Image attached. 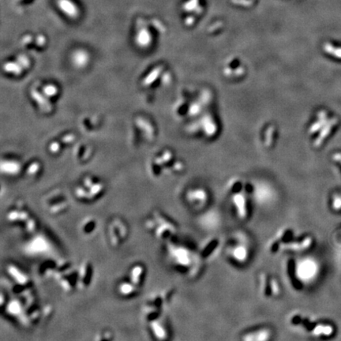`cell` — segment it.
<instances>
[{"instance_id": "19", "label": "cell", "mask_w": 341, "mask_h": 341, "mask_svg": "<svg viewBox=\"0 0 341 341\" xmlns=\"http://www.w3.org/2000/svg\"><path fill=\"white\" fill-rule=\"evenodd\" d=\"M6 308L8 314L14 316V317L21 315L22 309H23L22 302L18 301V300H13L11 302H8Z\"/></svg>"}, {"instance_id": "10", "label": "cell", "mask_w": 341, "mask_h": 341, "mask_svg": "<svg viewBox=\"0 0 341 341\" xmlns=\"http://www.w3.org/2000/svg\"><path fill=\"white\" fill-rule=\"evenodd\" d=\"M6 270H7L8 275L18 286L25 287L30 283V278L28 277V275L17 265L14 264L8 265Z\"/></svg>"}, {"instance_id": "7", "label": "cell", "mask_w": 341, "mask_h": 341, "mask_svg": "<svg viewBox=\"0 0 341 341\" xmlns=\"http://www.w3.org/2000/svg\"><path fill=\"white\" fill-rule=\"evenodd\" d=\"M273 335L270 328L261 326L246 331L242 335L241 341H271Z\"/></svg>"}, {"instance_id": "3", "label": "cell", "mask_w": 341, "mask_h": 341, "mask_svg": "<svg viewBox=\"0 0 341 341\" xmlns=\"http://www.w3.org/2000/svg\"><path fill=\"white\" fill-rule=\"evenodd\" d=\"M227 247V257L235 265H243L251 255L249 246L244 238H236Z\"/></svg>"}, {"instance_id": "9", "label": "cell", "mask_w": 341, "mask_h": 341, "mask_svg": "<svg viewBox=\"0 0 341 341\" xmlns=\"http://www.w3.org/2000/svg\"><path fill=\"white\" fill-rule=\"evenodd\" d=\"M56 6L69 18H76L80 14L79 6L73 0H56Z\"/></svg>"}, {"instance_id": "15", "label": "cell", "mask_w": 341, "mask_h": 341, "mask_svg": "<svg viewBox=\"0 0 341 341\" xmlns=\"http://www.w3.org/2000/svg\"><path fill=\"white\" fill-rule=\"evenodd\" d=\"M48 247H49V244L47 240L44 238L40 237V236L34 238L29 244V250L30 252H32L31 254H36V255L43 254L48 249Z\"/></svg>"}, {"instance_id": "4", "label": "cell", "mask_w": 341, "mask_h": 341, "mask_svg": "<svg viewBox=\"0 0 341 341\" xmlns=\"http://www.w3.org/2000/svg\"><path fill=\"white\" fill-rule=\"evenodd\" d=\"M129 235V230L124 220L115 219L112 220L108 227V237L109 244L114 248L120 247L125 243Z\"/></svg>"}, {"instance_id": "16", "label": "cell", "mask_w": 341, "mask_h": 341, "mask_svg": "<svg viewBox=\"0 0 341 341\" xmlns=\"http://www.w3.org/2000/svg\"><path fill=\"white\" fill-rule=\"evenodd\" d=\"M71 60H72L73 64L75 65V67H85L88 64V60H89V55L88 52L85 51V50H77L74 51L71 57Z\"/></svg>"}, {"instance_id": "17", "label": "cell", "mask_w": 341, "mask_h": 341, "mask_svg": "<svg viewBox=\"0 0 341 341\" xmlns=\"http://www.w3.org/2000/svg\"><path fill=\"white\" fill-rule=\"evenodd\" d=\"M97 229V223L93 218L88 217L82 222L80 225V231L83 235L89 237L94 235Z\"/></svg>"}, {"instance_id": "21", "label": "cell", "mask_w": 341, "mask_h": 341, "mask_svg": "<svg viewBox=\"0 0 341 341\" xmlns=\"http://www.w3.org/2000/svg\"><path fill=\"white\" fill-rule=\"evenodd\" d=\"M113 339L114 334L112 330L104 329L95 334L93 341H112Z\"/></svg>"}, {"instance_id": "20", "label": "cell", "mask_w": 341, "mask_h": 341, "mask_svg": "<svg viewBox=\"0 0 341 341\" xmlns=\"http://www.w3.org/2000/svg\"><path fill=\"white\" fill-rule=\"evenodd\" d=\"M334 333V328L330 325H318L317 327L312 331V336L315 338H319L322 336L329 337Z\"/></svg>"}, {"instance_id": "11", "label": "cell", "mask_w": 341, "mask_h": 341, "mask_svg": "<svg viewBox=\"0 0 341 341\" xmlns=\"http://www.w3.org/2000/svg\"><path fill=\"white\" fill-rule=\"evenodd\" d=\"M186 198L192 206H196V207H202L206 204V202L208 201L207 193L203 189H192V190H190L187 194Z\"/></svg>"}, {"instance_id": "18", "label": "cell", "mask_w": 341, "mask_h": 341, "mask_svg": "<svg viewBox=\"0 0 341 341\" xmlns=\"http://www.w3.org/2000/svg\"><path fill=\"white\" fill-rule=\"evenodd\" d=\"M136 43L141 47H146L150 45V33L145 27H142L137 30L135 35Z\"/></svg>"}, {"instance_id": "6", "label": "cell", "mask_w": 341, "mask_h": 341, "mask_svg": "<svg viewBox=\"0 0 341 341\" xmlns=\"http://www.w3.org/2000/svg\"><path fill=\"white\" fill-rule=\"evenodd\" d=\"M77 275H78L77 289L80 291L85 290L92 282V276H93L92 264L88 261H82L79 268L77 269Z\"/></svg>"}, {"instance_id": "2", "label": "cell", "mask_w": 341, "mask_h": 341, "mask_svg": "<svg viewBox=\"0 0 341 341\" xmlns=\"http://www.w3.org/2000/svg\"><path fill=\"white\" fill-rule=\"evenodd\" d=\"M243 182L242 181H235L230 182V192H231V204L233 210L235 209L236 216L239 219H244L248 214L247 207V191L243 190Z\"/></svg>"}, {"instance_id": "12", "label": "cell", "mask_w": 341, "mask_h": 341, "mask_svg": "<svg viewBox=\"0 0 341 341\" xmlns=\"http://www.w3.org/2000/svg\"><path fill=\"white\" fill-rule=\"evenodd\" d=\"M139 288L129 281H123L117 285L118 294L123 298H132L137 295Z\"/></svg>"}, {"instance_id": "13", "label": "cell", "mask_w": 341, "mask_h": 341, "mask_svg": "<svg viewBox=\"0 0 341 341\" xmlns=\"http://www.w3.org/2000/svg\"><path fill=\"white\" fill-rule=\"evenodd\" d=\"M57 261L47 260L40 265L38 274L42 279H47L51 276H55L56 271Z\"/></svg>"}, {"instance_id": "8", "label": "cell", "mask_w": 341, "mask_h": 341, "mask_svg": "<svg viewBox=\"0 0 341 341\" xmlns=\"http://www.w3.org/2000/svg\"><path fill=\"white\" fill-rule=\"evenodd\" d=\"M128 281L133 283L137 288H141L146 278V268L140 263L134 264L129 268L128 273Z\"/></svg>"}, {"instance_id": "14", "label": "cell", "mask_w": 341, "mask_h": 341, "mask_svg": "<svg viewBox=\"0 0 341 341\" xmlns=\"http://www.w3.org/2000/svg\"><path fill=\"white\" fill-rule=\"evenodd\" d=\"M149 328L153 337L157 338L158 341H164L167 339L168 333L166 327L159 320L157 319L154 322H150Z\"/></svg>"}, {"instance_id": "1", "label": "cell", "mask_w": 341, "mask_h": 341, "mask_svg": "<svg viewBox=\"0 0 341 341\" xmlns=\"http://www.w3.org/2000/svg\"><path fill=\"white\" fill-rule=\"evenodd\" d=\"M292 273L291 276L294 277L296 281H298L302 284L311 282L318 274V267L317 262L312 258L305 257L293 263Z\"/></svg>"}, {"instance_id": "5", "label": "cell", "mask_w": 341, "mask_h": 341, "mask_svg": "<svg viewBox=\"0 0 341 341\" xmlns=\"http://www.w3.org/2000/svg\"><path fill=\"white\" fill-rule=\"evenodd\" d=\"M56 282L59 285L61 290L67 294H70L71 292L77 288V281H78V275L77 269H71L64 271L63 273H58L55 275Z\"/></svg>"}, {"instance_id": "22", "label": "cell", "mask_w": 341, "mask_h": 341, "mask_svg": "<svg viewBox=\"0 0 341 341\" xmlns=\"http://www.w3.org/2000/svg\"><path fill=\"white\" fill-rule=\"evenodd\" d=\"M326 50H327L330 53L334 54L336 56L341 58V48H338V47H334V46L328 44L326 46Z\"/></svg>"}]
</instances>
